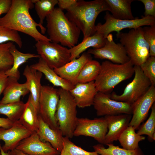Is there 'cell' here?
Listing matches in <instances>:
<instances>
[{
    "instance_id": "1",
    "label": "cell",
    "mask_w": 155,
    "mask_h": 155,
    "mask_svg": "<svg viewBox=\"0 0 155 155\" xmlns=\"http://www.w3.org/2000/svg\"><path fill=\"white\" fill-rule=\"evenodd\" d=\"M33 4L32 0H12L8 12L0 17V26L26 34L36 42H51L42 34L46 29L36 22L30 13L29 9L33 7Z\"/></svg>"
},
{
    "instance_id": "2",
    "label": "cell",
    "mask_w": 155,
    "mask_h": 155,
    "mask_svg": "<svg viewBox=\"0 0 155 155\" xmlns=\"http://www.w3.org/2000/svg\"><path fill=\"white\" fill-rule=\"evenodd\" d=\"M66 10V16L82 32L84 39L95 33V22L98 16L102 12L110 11V8L105 0H78Z\"/></svg>"
},
{
    "instance_id": "3",
    "label": "cell",
    "mask_w": 155,
    "mask_h": 155,
    "mask_svg": "<svg viewBox=\"0 0 155 155\" xmlns=\"http://www.w3.org/2000/svg\"><path fill=\"white\" fill-rule=\"evenodd\" d=\"M49 38L51 42L71 48L77 44L81 31L59 7L46 18Z\"/></svg>"
},
{
    "instance_id": "4",
    "label": "cell",
    "mask_w": 155,
    "mask_h": 155,
    "mask_svg": "<svg viewBox=\"0 0 155 155\" xmlns=\"http://www.w3.org/2000/svg\"><path fill=\"white\" fill-rule=\"evenodd\" d=\"M134 65L130 61L118 64L106 60L101 64L100 72L94 81L98 92L108 93L122 82L134 74Z\"/></svg>"
},
{
    "instance_id": "5",
    "label": "cell",
    "mask_w": 155,
    "mask_h": 155,
    "mask_svg": "<svg viewBox=\"0 0 155 155\" xmlns=\"http://www.w3.org/2000/svg\"><path fill=\"white\" fill-rule=\"evenodd\" d=\"M59 99L55 117L63 136L72 138L78 118L77 104L69 91L60 88Z\"/></svg>"
},
{
    "instance_id": "6",
    "label": "cell",
    "mask_w": 155,
    "mask_h": 155,
    "mask_svg": "<svg viewBox=\"0 0 155 155\" xmlns=\"http://www.w3.org/2000/svg\"><path fill=\"white\" fill-rule=\"evenodd\" d=\"M116 36L133 65L140 66L150 56L149 46L144 37L142 27L120 32Z\"/></svg>"
},
{
    "instance_id": "7",
    "label": "cell",
    "mask_w": 155,
    "mask_h": 155,
    "mask_svg": "<svg viewBox=\"0 0 155 155\" xmlns=\"http://www.w3.org/2000/svg\"><path fill=\"white\" fill-rule=\"evenodd\" d=\"M104 18V23H98L95 26V33L102 34L105 39L112 32H116L118 34L124 29H135L142 26L155 25V17L150 16H142L140 18H135L132 20H122L115 18L107 11Z\"/></svg>"
},
{
    "instance_id": "8",
    "label": "cell",
    "mask_w": 155,
    "mask_h": 155,
    "mask_svg": "<svg viewBox=\"0 0 155 155\" xmlns=\"http://www.w3.org/2000/svg\"><path fill=\"white\" fill-rule=\"evenodd\" d=\"M59 99L58 89L48 86H42L39 100L38 114L51 129H59L55 114Z\"/></svg>"
},
{
    "instance_id": "9",
    "label": "cell",
    "mask_w": 155,
    "mask_h": 155,
    "mask_svg": "<svg viewBox=\"0 0 155 155\" xmlns=\"http://www.w3.org/2000/svg\"><path fill=\"white\" fill-rule=\"evenodd\" d=\"M35 46L40 57L52 69L59 68L70 61L69 49L59 43L40 41L37 42Z\"/></svg>"
},
{
    "instance_id": "10",
    "label": "cell",
    "mask_w": 155,
    "mask_h": 155,
    "mask_svg": "<svg viewBox=\"0 0 155 155\" xmlns=\"http://www.w3.org/2000/svg\"><path fill=\"white\" fill-rule=\"evenodd\" d=\"M134 76L132 81L125 88L122 94L118 95L115 92L110 94L114 100L132 104L148 91L151 83L144 75L139 66L134 65Z\"/></svg>"
},
{
    "instance_id": "11",
    "label": "cell",
    "mask_w": 155,
    "mask_h": 155,
    "mask_svg": "<svg viewBox=\"0 0 155 155\" xmlns=\"http://www.w3.org/2000/svg\"><path fill=\"white\" fill-rule=\"evenodd\" d=\"M108 130L107 122L104 117L91 119L78 118L73 136L91 137L103 145Z\"/></svg>"
},
{
    "instance_id": "12",
    "label": "cell",
    "mask_w": 155,
    "mask_h": 155,
    "mask_svg": "<svg viewBox=\"0 0 155 155\" xmlns=\"http://www.w3.org/2000/svg\"><path fill=\"white\" fill-rule=\"evenodd\" d=\"M93 105L98 116L132 114V104L114 100L108 93L98 92Z\"/></svg>"
},
{
    "instance_id": "13",
    "label": "cell",
    "mask_w": 155,
    "mask_h": 155,
    "mask_svg": "<svg viewBox=\"0 0 155 155\" xmlns=\"http://www.w3.org/2000/svg\"><path fill=\"white\" fill-rule=\"evenodd\" d=\"M87 52L95 58L106 59L115 63L124 64L130 61L123 46L120 43H116L110 34L106 38L103 47L97 49H90Z\"/></svg>"
},
{
    "instance_id": "14",
    "label": "cell",
    "mask_w": 155,
    "mask_h": 155,
    "mask_svg": "<svg viewBox=\"0 0 155 155\" xmlns=\"http://www.w3.org/2000/svg\"><path fill=\"white\" fill-rule=\"evenodd\" d=\"M155 101V86L151 85L147 92L132 104V114L129 125L138 129L146 119Z\"/></svg>"
},
{
    "instance_id": "15",
    "label": "cell",
    "mask_w": 155,
    "mask_h": 155,
    "mask_svg": "<svg viewBox=\"0 0 155 155\" xmlns=\"http://www.w3.org/2000/svg\"><path fill=\"white\" fill-rule=\"evenodd\" d=\"M16 149L27 155H59L60 152L47 142H43L36 132L21 141Z\"/></svg>"
},
{
    "instance_id": "16",
    "label": "cell",
    "mask_w": 155,
    "mask_h": 155,
    "mask_svg": "<svg viewBox=\"0 0 155 155\" xmlns=\"http://www.w3.org/2000/svg\"><path fill=\"white\" fill-rule=\"evenodd\" d=\"M33 132L24 127L19 121H15L9 128L0 127V141L3 140L5 143L1 147L3 150L5 152L14 150L21 141Z\"/></svg>"
},
{
    "instance_id": "17",
    "label": "cell",
    "mask_w": 155,
    "mask_h": 155,
    "mask_svg": "<svg viewBox=\"0 0 155 155\" xmlns=\"http://www.w3.org/2000/svg\"><path fill=\"white\" fill-rule=\"evenodd\" d=\"M92 59L91 55L84 52L78 58L71 60L61 67L54 69L61 78L74 85L77 83L78 77L84 65Z\"/></svg>"
},
{
    "instance_id": "18",
    "label": "cell",
    "mask_w": 155,
    "mask_h": 155,
    "mask_svg": "<svg viewBox=\"0 0 155 155\" xmlns=\"http://www.w3.org/2000/svg\"><path fill=\"white\" fill-rule=\"evenodd\" d=\"M132 117L131 115L127 114L104 116L108 130L104 144H113L114 141L118 140L121 135L129 126Z\"/></svg>"
},
{
    "instance_id": "19",
    "label": "cell",
    "mask_w": 155,
    "mask_h": 155,
    "mask_svg": "<svg viewBox=\"0 0 155 155\" xmlns=\"http://www.w3.org/2000/svg\"><path fill=\"white\" fill-rule=\"evenodd\" d=\"M69 92L77 106L82 108L93 105L94 98L98 92L94 81L86 83H77Z\"/></svg>"
},
{
    "instance_id": "20",
    "label": "cell",
    "mask_w": 155,
    "mask_h": 155,
    "mask_svg": "<svg viewBox=\"0 0 155 155\" xmlns=\"http://www.w3.org/2000/svg\"><path fill=\"white\" fill-rule=\"evenodd\" d=\"M23 74L26 79V83L30 92L29 95L30 101L38 113L39 100L42 86L41 81L42 73L30 66L27 65Z\"/></svg>"
},
{
    "instance_id": "21",
    "label": "cell",
    "mask_w": 155,
    "mask_h": 155,
    "mask_svg": "<svg viewBox=\"0 0 155 155\" xmlns=\"http://www.w3.org/2000/svg\"><path fill=\"white\" fill-rule=\"evenodd\" d=\"M39 125L36 132L40 140L49 143L55 149L60 152L62 150L64 137L59 129H53L42 120L38 114Z\"/></svg>"
},
{
    "instance_id": "22",
    "label": "cell",
    "mask_w": 155,
    "mask_h": 155,
    "mask_svg": "<svg viewBox=\"0 0 155 155\" xmlns=\"http://www.w3.org/2000/svg\"><path fill=\"white\" fill-rule=\"evenodd\" d=\"M16 78L8 77L0 103L5 104L20 101L21 96H24L29 92L26 83L20 84Z\"/></svg>"
},
{
    "instance_id": "23",
    "label": "cell",
    "mask_w": 155,
    "mask_h": 155,
    "mask_svg": "<svg viewBox=\"0 0 155 155\" xmlns=\"http://www.w3.org/2000/svg\"><path fill=\"white\" fill-rule=\"evenodd\" d=\"M30 66L43 74L45 78L54 86L60 87L69 91L74 87V85L59 76L54 69L50 68L40 57L39 58L37 63Z\"/></svg>"
},
{
    "instance_id": "24",
    "label": "cell",
    "mask_w": 155,
    "mask_h": 155,
    "mask_svg": "<svg viewBox=\"0 0 155 155\" xmlns=\"http://www.w3.org/2000/svg\"><path fill=\"white\" fill-rule=\"evenodd\" d=\"M106 39L102 34L96 32L83 39L80 43L69 49L71 55L70 61L79 57L81 53L90 47L97 49L103 47Z\"/></svg>"
},
{
    "instance_id": "25",
    "label": "cell",
    "mask_w": 155,
    "mask_h": 155,
    "mask_svg": "<svg viewBox=\"0 0 155 155\" xmlns=\"http://www.w3.org/2000/svg\"><path fill=\"white\" fill-rule=\"evenodd\" d=\"M110 8L111 15L115 18L122 20L135 19L132 13L131 5L133 0H105Z\"/></svg>"
},
{
    "instance_id": "26",
    "label": "cell",
    "mask_w": 155,
    "mask_h": 155,
    "mask_svg": "<svg viewBox=\"0 0 155 155\" xmlns=\"http://www.w3.org/2000/svg\"><path fill=\"white\" fill-rule=\"evenodd\" d=\"M10 52L13 57V63L11 68L6 71L5 73L8 77L14 78L18 80L20 77L18 70L20 66L30 59L40 57L38 54L24 53L20 52L17 49L14 44L10 47Z\"/></svg>"
},
{
    "instance_id": "27",
    "label": "cell",
    "mask_w": 155,
    "mask_h": 155,
    "mask_svg": "<svg viewBox=\"0 0 155 155\" xmlns=\"http://www.w3.org/2000/svg\"><path fill=\"white\" fill-rule=\"evenodd\" d=\"M19 121L24 127L33 132H36L38 129V113L32 104L30 96Z\"/></svg>"
},
{
    "instance_id": "28",
    "label": "cell",
    "mask_w": 155,
    "mask_h": 155,
    "mask_svg": "<svg viewBox=\"0 0 155 155\" xmlns=\"http://www.w3.org/2000/svg\"><path fill=\"white\" fill-rule=\"evenodd\" d=\"M134 127L129 125L120 135L118 140L123 148L133 150L139 148V142L145 139V137L138 135Z\"/></svg>"
},
{
    "instance_id": "29",
    "label": "cell",
    "mask_w": 155,
    "mask_h": 155,
    "mask_svg": "<svg viewBox=\"0 0 155 155\" xmlns=\"http://www.w3.org/2000/svg\"><path fill=\"white\" fill-rule=\"evenodd\" d=\"M101 64L97 61L91 60L84 66L78 77L77 83H86L96 80L100 71Z\"/></svg>"
},
{
    "instance_id": "30",
    "label": "cell",
    "mask_w": 155,
    "mask_h": 155,
    "mask_svg": "<svg viewBox=\"0 0 155 155\" xmlns=\"http://www.w3.org/2000/svg\"><path fill=\"white\" fill-rule=\"evenodd\" d=\"M107 148L102 144H98L93 146L95 151L100 155H144L141 149L139 148L133 150L125 149L115 146L113 144L107 145Z\"/></svg>"
},
{
    "instance_id": "31",
    "label": "cell",
    "mask_w": 155,
    "mask_h": 155,
    "mask_svg": "<svg viewBox=\"0 0 155 155\" xmlns=\"http://www.w3.org/2000/svg\"><path fill=\"white\" fill-rule=\"evenodd\" d=\"M25 106V103L21 100L5 104L0 103V114L6 116L12 121H19Z\"/></svg>"
},
{
    "instance_id": "32",
    "label": "cell",
    "mask_w": 155,
    "mask_h": 155,
    "mask_svg": "<svg viewBox=\"0 0 155 155\" xmlns=\"http://www.w3.org/2000/svg\"><path fill=\"white\" fill-rule=\"evenodd\" d=\"M39 18V24L42 25L45 18L53 11L58 0H32Z\"/></svg>"
},
{
    "instance_id": "33",
    "label": "cell",
    "mask_w": 155,
    "mask_h": 155,
    "mask_svg": "<svg viewBox=\"0 0 155 155\" xmlns=\"http://www.w3.org/2000/svg\"><path fill=\"white\" fill-rule=\"evenodd\" d=\"M13 44V42H11L0 44V72H5L13 65V58L10 49Z\"/></svg>"
},
{
    "instance_id": "34",
    "label": "cell",
    "mask_w": 155,
    "mask_h": 155,
    "mask_svg": "<svg viewBox=\"0 0 155 155\" xmlns=\"http://www.w3.org/2000/svg\"><path fill=\"white\" fill-rule=\"evenodd\" d=\"M63 148L59 155H100L96 152L86 151L75 145L67 137L63 139Z\"/></svg>"
},
{
    "instance_id": "35",
    "label": "cell",
    "mask_w": 155,
    "mask_h": 155,
    "mask_svg": "<svg viewBox=\"0 0 155 155\" xmlns=\"http://www.w3.org/2000/svg\"><path fill=\"white\" fill-rule=\"evenodd\" d=\"M137 133L139 135H147L151 140H155V103L151 107L150 115L147 121L138 129Z\"/></svg>"
},
{
    "instance_id": "36",
    "label": "cell",
    "mask_w": 155,
    "mask_h": 155,
    "mask_svg": "<svg viewBox=\"0 0 155 155\" xmlns=\"http://www.w3.org/2000/svg\"><path fill=\"white\" fill-rule=\"evenodd\" d=\"M9 42L16 43L20 48L22 47V41L18 32L0 26V44Z\"/></svg>"
},
{
    "instance_id": "37",
    "label": "cell",
    "mask_w": 155,
    "mask_h": 155,
    "mask_svg": "<svg viewBox=\"0 0 155 155\" xmlns=\"http://www.w3.org/2000/svg\"><path fill=\"white\" fill-rule=\"evenodd\" d=\"M139 66L151 85L155 86V57L150 56Z\"/></svg>"
},
{
    "instance_id": "38",
    "label": "cell",
    "mask_w": 155,
    "mask_h": 155,
    "mask_svg": "<svg viewBox=\"0 0 155 155\" xmlns=\"http://www.w3.org/2000/svg\"><path fill=\"white\" fill-rule=\"evenodd\" d=\"M144 37L149 47L150 56L155 57V25L142 28Z\"/></svg>"
},
{
    "instance_id": "39",
    "label": "cell",
    "mask_w": 155,
    "mask_h": 155,
    "mask_svg": "<svg viewBox=\"0 0 155 155\" xmlns=\"http://www.w3.org/2000/svg\"><path fill=\"white\" fill-rule=\"evenodd\" d=\"M144 6V16L155 17V0H139Z\"/></svg>"
},
{
    "instance_id": "40",
    "label": "cell",
    "mask_w": 155,
    "mask_h": 155,
    "mask_svg": "<svg viewBox=\"0 0 155 155\" xmlns=\"http://www.w3.org/2000/svg\"><path fill=\"white\" fill-rule=\"evenodd\" d=\"M77 0H58L57 4L59 8L61 10L67 9L74 5Z\"/></svg>"
},
{
    "instance_id": "41",
    "label": "cell",
    "mask_w": 155,
    "mask_h": 155,
    "mask_svg": "<svg viewBox=\"0 0 155 155\" xmlns=\"http://www.w3.org/2000/svg\"><path fill=\"white\" fill-rule=\"evenodd\" d=\"M12 0H0V16L6 14L11 6Z\"/></svg>"
},
{
    "instance_id": "42",
    "label": "cell",
    "mask_w": 155,
    "mask_h": 155,
    "mask_svg": "<svg viewBox=\"0 0 155 155\" xmlns=\"http://www.w3.org/2000/svg\"><path fill=\"white\" fill-rule=\"evenodd\" d=\"M5 72L4 71L0 72V96L3 92L8 79V77Z\"/></svg>"
},
{
    "instance_id": "43",
    "label": "cell",
    "mask_w": 155,
    "mask_h": 155,
    "mask_svg": "<svg viewBox=\"0 0 155 155\" xmlns=\"http://www.w3.org/2000/svg\"><path fill=\"white\" fill-rule=\"evenodd\" d=\"M15 122L10 120L7 118L0 117V127L9 128L13 125Z\"/></svg>"
},
{
    "instance_id": "44",
    "label": "cell",
    "mask_w": 155,
    "mask_h": 155,
    "mask_svg": "<svg viewBox=\"0 0 155 155\" xmlns=\"http://www.w3.org/2000/svg\"><path fill=\"white\" fill-rule=\"evenodd\" d=\"M13 150L16 155H27L16 149H14Z\"/></svg>"
},
{
    "instance_id": "45",
    "label": "cell",
    "mask_w": 155,
    "mask_h": 155,
    "mask_svg": "<svg viewBox=\"0 0 155 155\" xmlns=\"http://www.w3.org/2000/svg\"><path fill=\"white\" fill-rule=\"evenodd\" d=\"M2 146L0 144V151L1 153V155H9V154L8 152H5L2 150Z\"/></svg>"
},
{
    "instance_id": "46",
    "label": "cell",
    "mask_w": 155,
    "mask_h": 155,
    "mask_svg": "<svg viewBox=\"0 0 155 155\" xmlns=\"http://www.w3.org/2000/svg\"><path fill=\"white\" fill-rule=\"evenodd\" d=\"M8 152L9 153V155H16L13 150L9 151Z\"/></svg>"
},
{
    "instance_id": "47",
    "label": "cell",
    "mask_w": 155,
    "mask_h": 155,
    "mask_svg": "<svg viewBox=\"0 0 155 155\" xmlns=\"http://www.w3.org/2000/svg\"><path fill=\"white\" fill-rule=\"evenodd\" d=\"M0 155H1V153L0 151Z\"/></svg>"
}]
</instances>
